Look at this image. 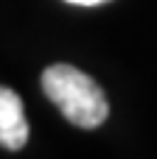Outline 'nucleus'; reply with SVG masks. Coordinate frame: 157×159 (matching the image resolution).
Returning <instances> with one entry per match:
<instances>
[{
    "instance_id": "f257e3e1",
    "label": "nucleus",
    "mask_w": 157,
    "mask_h": 159,
    "mask_svg": "<svg viewBox=\"0 0 157 159\" xmlns=\"http://www.w3.org/2000/svg\"><path fill=\"white\" fill-rule=\"evenodd\" d=\"M42 92L79 129H98L110 115L104 89L73 64H51L42 73Z\"/></svg>"
},
{
    "instance_id": "7ed1b4c3",
    "label": "nucleus",
    "mask_w": 157,
    "mask_h": 159,
    "mask_svg": "<svg viewBox=\"0 0 157 159\" xmlns=\"http://www.w3.org/2000/svg\"><path fill=\"white\" fill-rule=\"evenodd\" d=\"M65 3H73V6H101L107 0H65Z\"/></svg>"
},
{
    "instance_id": "f03ea898",
    "label": "nucleus",
    "mask_w": 157,
    "mask_h": 159,
    "mask_svg": "<svg viewBox=\"0 0 157 159\" xmlns=\"http://www.w3.org/2000/svg\"><path fill=\"white\" fill-rule=\"evenodd\" d=\"M28 143V120L22 112V101L14 89L0 87V145L8 151H20Z\"/></svg>"
}]
</instances>
